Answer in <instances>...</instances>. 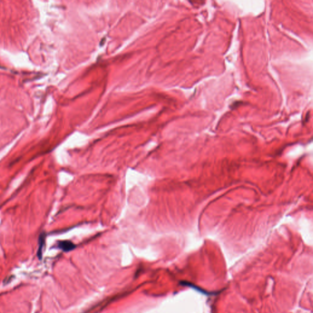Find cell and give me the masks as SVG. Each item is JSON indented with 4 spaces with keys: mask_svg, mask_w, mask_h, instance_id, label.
<instances>
[{
    "mask_svg": "<svg viewBox=\"0 0 313 313\" xmlns=\"http://www.w3.org/2000/svg\"><path fill=\"white\" fill-rule=\"evenodd\" d=\"M57 247L64 252H68L74 249L76 245L69 240H61L57 242Z\"/></svg>",
    "mask_w": 313,
    "mask_h": 313,
    "instance_id": "1",
    "label": "cell"
},
{
    "mask_svg": "<svg viewBox=\"0 0 313 313\" xmlns=\"http://www.w3.org/2000/svg\"><path fill=\"white\" fill-rule=\"evenodd\" d=\"M45 235L43 233L40 235V237L39 238V249L37 251V256H38L39 259H41L42 256V248L43 247V243L45 242Z\"/></svg>",
    "mask_w": 313,
    "mask_h": 313,
    "instance_id": "2",
    "label": "cell"
}]
</instances>
